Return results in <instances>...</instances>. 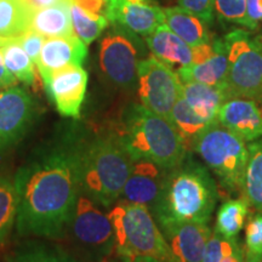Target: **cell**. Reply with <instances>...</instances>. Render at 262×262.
Listing matches in <instances>:
<instances>
[{
  "instance_id": "1",
  "label": "cell",
  "mask_w": 262,
  "mask_h": 262,
  "mask_svg": "<svg viewBox=\"0 0 262 262\" xmlns=\"http://www.w3.org/2000/svg\"><path fill=\"white\" fill-rule=\"evenodd\" d=\"M81 152L56 150L29 164L15 179L16 224L21 233L60 237L73 217L81 187Z\"/></svg>"
},
{
  "instance_id": "2",
  "label": "cell",
  "mask_w": 262,
  "mask_h": 262,
  "mask_svg": "<svg viewBox=\"0 0 262 262\" xmlns=\"http://www.w3.org/2000/svg\"><path fill=\"white\" fill-rule=\"evenodd\" d=\"M217 196V187L209 170L187 156L181 164L166 171L153 214L162 226V232L188 222L208 225Z\"/></svg>"
},
{
  "instance_id": "3",
  "label": "cell",
  "mask_w": 262,
  "mask_h": 262,
  "mask_svg": "<svg viewBox=\"0 0 262 262\" xmlns=\"http://www.w3.org/2000/svg\"><path fill=\"white\" fill-rule=\"evenodd\" d=\"M117 136L134 162L149 160L170 170L188 156L182 137L171 123L142 104L127 108L122 130Z\"/></svg>"
},
{
  "instance_id": "4",
  "label": "cell",
  "mask_w": 262,
  "mask_h": 262,
  "mask_svg": "<svg viewBox=\"0 0 262 262\" xmlns=\"http://www.w3.org/2000/svg\"><path fill=\"white\" fill-rule=\"evenodd\" d=\"M81 187L103 206L122 196L134 160L118 136L98 137L81 152Z\"/></svg>"
},
{
  "instance_id": "5",
  "label": "cell",
  "mask_w": 262,
  "mask_h": 262,
  "mask_svg": "<svg viewBox=\"0 0 262 262\" xmlns=\"http://www.w3.org/2000/svg\"><path fill=\"white\" fill-rule=\"evenodd\" d=\"M108 216L112 222L116 250L122 257L178 262L147 206L122 201L113 206Z\"/></svg>"
},
{
  "instance_id": "6",
  "label": "cell",
  "mask_w": 262,
  "mask_h": 262,
  "mask_svg": "<svg viewBox=\"0 0 262 262\" xmlns=\"http://www.w3.org/2000/svg\"><path fill=\"white\" fill-rule=\"evenodd\" d=\"M198 153L228 193H242L249 159L247 142L216 120L196 137L192 149Z\"/></svg>"
},
{
  "instance_id": "7",
  "label": "cell",
  "mask_w": 262,
  "mask_h": 262,
  "mask_svg": "<svg viewBox=\"0 0 262 262\" xmlns=\"http://www.w3.org/2000/svg\"><path fill=\"white\" fill-rule=\"evenodd\" d=\"M228 56L227 88L233 97L262 102V50L244 29H234L224 37Z\"/></svg>"
},
{
  "instance_id": "8",
  "label": "cell",
  "mask_w": 262,
  "mask_h": 262,
  "mask_svg": "<svg viewBox=\"0 0 262 262\" xmlns=\"http://www.w3.org/2000/svg\"><path fill=\"white\" fill-rule=\"evenodd\" d=\"M143 45L136 33L112 24L100 44V67L104 77L120 89H131L137 80V68Z\"/></svg>"
},
{
  "instance_id": "9",
  "label": "cell",
  "mask_w": 262,
  "mask_h": 262,
  "mask_svg": "<svg viewBox=\"0 0 262 262\" xmlns=\"http://www.w3.org/2000/svg\"><path fill=\"white\" fill-rule=\"evenodd\" d=\"M137 83L141 104L150 112L169 119L173 104L182 94L178 72L150 55L140 61Z\"/></svg>"
},
{
  "instance_id": "10",
  "label": "cell",
  "mask_w": 262,
  "mask_h": 262,
  "mask_svg": "<svg viewBox=\"0 0 262 262\" xmlns=\"http://www.w3.org/2000/svg\"><path fill=\"white\" fill-rule=\"evenodd\" d=\"M71 222L72 231L78 244L94 260L107 257L116 248L110 216L95 205L93 198H78Z\"/></svg>"
},
{
  "instance_id": "11",
  "label": "cell",
  "mask_w": 262,
  "mask_h": 262,
  "mask_svg": "<svg viewBox=\"0 0 262 262\" xmlns=\"http://www.w3.org/2000/svg\"><path fill=\"white\" fill-rule=\"evenodd\" d=\"M47 94L58 113L78 118L88 88V73L81 66H70L41 77Z\"/></svg>"
},
{
  "instance_id": "12",
  "label": "cell",
  "mask_w": 262,
  "mask_h": 262,
  "mask_svg": "<svg viewBox=\"0 0 262 262\" xmlns=\"http://www.w3.org/2000/svg\"><path fill=\"white\" fill-rule=\"evenodd\" d=\"M34 114V102L27 91L11 86L0 91V152L25 135Z\"/></svg>"
},
{
  "instance_id": "13",
  "label": "cell",
  "mask_w": 262,
  "mask_h": 262,
  "mask_svg": "<svg viewBox=\"0 0 262 262\" xmlns=\"http://www.w3.org/2000/svg\"><path fill=\"white\" fill-rule=\"evenodd\" d=\"M168 170L149 160H136L123 188V201L145 205L153 211L163 191Z\"/></svg>"
},
{
  "instance_id": "14",
  "label": "cell",
  "mask_w": 262,
  "mask_h": 262,
  "mask_svg": "<svg viewBox=\"0 0 262 262\" xmlns=\"http://www.w3.org/2000/svg\"><path fill=\"white\" fill-rule=\"evenodd\" d=\"M217 120L245 142L262 137V102L244 97L229 98L219 111Z\"/></svg>"
},
{
  "instance_id": "15",
  "label": "cell",
  "mask_w": 262,
  "mask_h": 262,
  "mask_svg": "<svg viewBox=\"0 0 262 262\" xmlns=\"http://www.w3.org/2000/svg\"><path fill=\"white\" fill-rule=\"evenodd\" d=\"M107 18L110 24L123 26L142 37L164 24L163 9L153 4H134L129 0H111Z\"/></svg>"
},
{
  "instance_id": "16",
  "label": "cell",
  "mask_w": 262,
  "mask_h": 262,
  "mask_svg": "<svg viewBox=\"0 0 262 262\" xmlns=\"http://www.w3.org/2000/svg\"><path fill=\"white\" fill-rule=\"evenodd\" d=\"M178 262H203L211 229L205 224H181L163 231Z\"/></svg>"
},
{
  "instance_id": "17",
  "label": "cell",
  "mask_w": 262,
  "mask_h": 262,
  "mask_svg": "<svg viewBox=\"0 0 262 262\" xmlns=\"http://www.w3.org/2000/svg\"><path fill=\"white\" fill-rule=\"evenodd\" d=\"M86 47L75 34L49 38L44 41L39 56V73L42 77L70 66H81L88 55Z\"/></svg>"
},
{
  "instance_id": "18",
  "label": "cell",
  "mask_w": 262,
  "mask_h": 262,
  "mask_svg": "<svg viewBox=\"0 0 262 262\" xmlns=\"http://www.w3.org/2000/svg\"><path fill=\"white\" fill-rule=\"evenodd\" d=\"M147 47L156 58L178 72L193 61V49L187 42L170 31L166 25H160L155 32L145 37Z\"/></svg>"
},
{
  "instance_id": "19",
  "label": "cell",
  "mask_w": 262,
  "mask_h": 262,
  "mask_svg": "<svg viewBox=\"0 0 262 262\" xmlns=\"http://www.w3.org/2000/svg\"><path fill=\"white\" fill-rule=\"evenodd\" d=\"M181 96L199 117L209 123L217 120L221 106L232 98L227 85H206L195 81L182 83Z\"/></svg>"
},
{
  "instance_id": "20",
  "label": "cell",
  "mask_w": 262,
  "mask_h": 262,
  "mask_svg": "<svg viewBox=\"0 0 262 262\" xmlns=\"http://www.w3.org/2000/svg\"><path fill=\"white\" fill-rule=\"evenodd\" d=\"M72 4L73 0H63L55 5L32 12L28 21V31L38 33L47 39L73 35Z\"/></svg>"
},
{
  "instance_id": "21",
  "label": "cell",
  "mask_w": 262,
  "mask_h": 262,
  "mask_svg": "<svg viewBox=\"0 0 262 262\" xmlns=\"http://www.w3.org/2000/svg\"><path fill=\"white\" fill-rule=\"evenodd\" d=\"M182 83H202L206 85H227L228 56L224 38H217L216 50L208 60L198 64H189L178 71Z\"/></svg>"
},
{
  "instance_id": "22",
  "label": "cell",
  "mask_w": 262,
  "mask_h": 262,
  "mask_svg": "<svg viewBox=\"0 0 262 262\" xmlns=\"http://www.w3.org/2000/svg\"><path fill=\"white\" fill-rule=\"evenodd\" d=\"M163 14L164 25L191 48L211 41L209 24L193 12L181 6H170L163 9Z\"/></svg>"
},
{
  "instance_id": "23",
  "label": "cell",
  "mask_w": 262,
  "mask_h": 262,
  "mask_svg": "<svg viewBox=\"0 0 262 262\" xmlns=\"http://www.w3.org/2000/svg\"><path fill=\"white\" fill-rule=\"evenodd\" d=\"M249 159L245 169L242 194L249 205L262 212V139L248 146Z\"/></svg>"
},
{
  "instance_id": "24",
  "label": "cell",
  "mask_w": 262,
  "mask_h": 262,
  "mask_svg": "<svg viewBox=\"0 0 262 262\" xmlns=\"http://www.w3.org/2000/svg\"><path fill=\"white\" fill-rule=\"evenodd\" d=\"M168 120L175 127L179 135L182 137L188 152L192 149V145L196 137L201 135L210 124H212L199 117L188 106V103L186 102L182 96L179 98L178 102L173 104Z\"/></svg>"
},
{
  "instance_id": "25",
  "label": "cell",
  "mask_w": 262,
  "mask_h": 262,
  "mask_svg": "<svg viewBox=\"0 0 262 262\" xmlns=\"http://www.w3.org/2000/svg\"><path fill=\"white\" fill-rule=\"evenodd\" d=\"M249 203L244 196L222 203L216 215L215 232L226 239H235L249 215Z\"/></svg>"
},
{
  "instance_id": "26",
  "label": "cell",
  "mask_w": 262,
  "mask_h": 262,
  "mask_svg": "<svg viewBox=\"0 0 262 262\" xmlns=\"http://www.w3.org/2000/svg\"><path fill=\"white\" fill-rule=\"evenodd\" d=\"M31 12L21 0H0V35L16 38L28 31Z\"/></svg>"
},
{
  "instance_id": "27",
  "label": "cell",
  "mask_w": 262,
  "mask_h": 262,
  "mask_svg": "<svg viewBox=\"0 0 262 262\" xmlns=\"http://www.w3.org/2000/svg\"><path fill=\"white\" fill-rule=\"evenodd\" d=\"M2 51L6 68L14 74L16 79L26 85L35 83L34 63L19 45L17 39H12L2 48Z\"/></svg>"
},
{
  "instance_id": "28",
  "label": "cell",
  "mask_w": 262,
  "mask_h": 262,
  "mask_svg": "<svg viewBox=\"0 0 262 262\" xmlns=\"http://www.w3.org/2000/svg\"><path fill=\"white\" fill-rule=\"evenodd\" d=\"M71 14L74 34L85 45H89L96 40L110 25V21L104 16L91 14L75 4H72Z\"/></svg>"
},
{
  "instance_id": "29",
  "label": "cell",
  "mask_w": 262,
  "mask_h": 262,
  "mask_svg": "<svg viewBox=\"0 0 262 262\" xmlns=\"http://www.w3.org/2000/svg\"><path fill=\"white\" fill-rule=\"evenodd\" d=\"M18 196L15 181L0 178V243L6 241L17 219Z\"/></svg>"
},
{
  "instance_id": "30",
  "label": "cell",
  "mask_w": 262,
  "mask_h": 262,
  "mask_svg": "<svg viewBox=\"0 0 262 262\" xmlns=\"http://www.w3.org/2000/svg\"><path fill=\"white\" fill-rule=\"evenodd\" d=\"M245 262H262V212L251 215L245 226Z\"/></svg>"
},
{
  "instance_id": "31",
  "label": "cell",
  "mask_w": 262,
  "mask_h": 262,
  "mask_svg": "<svg viewBox=\"0 0 262 262\" xmlns=\"http://www.w3.org/2000/svg\"><path fill=\"white\" fill-rule=\"evenodd\" d=\"M11 262H77L70 255L56 249L34 245L22 249L11 258Z\"/></svg>"
},
{
  "instance_id": "32",
  "label": "cell",
  "mask_w": 262,
  "mask_h": 262,
  "mask_svg": "<svg viewBox=\"0 0 262 262\" xmlns=\"http://www.w3.org/2000/svg\"><path fill=\"white\" fill-rule=\"evenodd\" d=\"M214 5L220 21L244 27L247 0H214Z\"/></svg>"
},
{
  "instance_id": "33",
  "label": "cell",
  "mask_w": 262,
  "mask_h": 262,
  "mask_svg": "<svg viewBox=\"0 0 262 262\" xmlns=\"http://www.w3.org/2000/svg\"><path fill=\"white\" fill-rule=\"evenodd\" d=\"M16 39H17V41L19 42L22 49L26 51V54H27L29 58L33 61V63L37 66L39 56H40L41 48L42 45H44V41L47 38H44L42 35L38 34V33L33 31H27L25 32L24 34L16 37Z\"/></svg>"
},
{
  "instance_id": "34",
  "label": "cell",
  "mask_w": 262,
  "mask_h": 262,
  "mask_svg": "<svg viewBox=\"0 0 262 262\" xmlns=\"http://www.w3.org/2000/svg\"><path fill=\"white\" fill-rule=\"evenodd\" d=\"M179 6L188 10L209 25L215 16L214 0H179Z\"/></svg>"
},
{
  "instance_id": "35",
  "label": "cell",
  "mask_w": 262,
  "mask_h": 262,
  "mask_svg": "<svg viewBox=\"0 0 262 262\" xmlns=\"http://www.w3.org/2000/svg\"><path fill=\"white\" fill-rule=\"evenodd\" d=\"M262 22V0H247L244 27L254 31Z\"/></svg>"
},
{
  "instance_id": "36",
  "label": "cell",
  "mask_w": 262,
  "mask_h": 262,
  "mask_svg": "<svg viewBox=\"0 0 262 262\" xmlns=\"http://www.w3.org/2000/svg\"><path fill=\"white\" fill-rule=\"evenodd\" d=\"M111 0H73V4L94 15L104 16L107 18ZM108 19V18H107Z\"/></svg>"
},
{
  "instance_id": "37",
  "label": "cell",
  "mask_w": 262,
  "mask_h": 262,
  "mask_svg": "<svg viewBox=\"0 0 262 262\" xmlns=\"http://www.w3.org/2000/svg\"><path fill=\"white\" fill-rule=\"evenodd\" d=\"M17 83V79L14 77V74L6 68L4 57H3V51L0 49V91L9 89V88L15 86Z\"/></svg>"
},
{
  "instance_id": "38",
  "label": "cell",
  "mask_w": 262,
  "mask_h": 262,
  "mask_svg": "<svg viewBox=\"0 0 262 262\" xmlns=\"http://www.w3.org/2000/svg\"><path fill=\"white\" fill-rule=\"evenodd\" d=\"M61 2H63V0H21L22 4L25 5V8L27 9L31 14L32 12L37 11V10L48 8V6L55 5Z\"/></svg>"
},
{
  "instance_id": "39",
  "label": "cell",
  "mask_w": 262,
  "mask_h": 262,
  "mask_svg": "<svg viewBox=\"0 0 262 262\" xmlns=\"http://www.w3.org/2000/svg\"><path fill=\"white\" fill-rule=\"evenodd\" d=\"M123 262H158L145 257H123Z\"/></svg>"
},
{
  "instance_id": "40",
  "label": "cell",
  "mask_w": 262,
  "mask_h": 262,
  "mask_svg": "<svg viewBox=\"0 0 262 262\" xmlns=\"http://www.w3.org/2000/svg\"><path fill=\"white\" fill-rule=\"evenodd\" d=\"M12 39L14 38H8V37H2V35H0V49H2L3 47H5L6 44H8V42H10L12 40Z\"/></svg>"
},
{
  "instance_id": "41",
  "label": "cell",
  "mask_w": 262,
  "mask_h": 262,
  "mask_svg": "<svg viewBox=\"0 0 262 262\" xmlns=\"http://www.w3.org/2000/svg\"><path fill=\"white\" fill-rule=\"evenodd\" d=\"M254 40L257 42V45L260 47V49L262 50V32L258 33L256 37H254Z\"/></svg>"
}]
</instances>
